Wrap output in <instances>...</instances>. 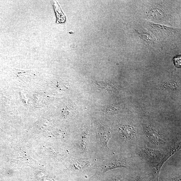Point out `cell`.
<instances>
[{
    "label": "cell",
    "mask_w": 181,
    "mask_h": 181,
    "mask_svg": "<svg viewBox=\"0 0 181 181\" xmlns=\"http://www.w3.org/2000/svg\"><path fill=\"white\" fill-rule=\"evenodd\" d=\"M139 155L147 161L156 163V165L161 161L165 154L161 151L144 147L139 151Z\"/></svg>",
    "instance_id": "6da1fadb"
},
{
    "label": "cell",
    "mask_w": 181,
    "mask_h": 181,
    "mask_svg": "<svg viewBox=\"0 0 181 181\" xmlns=\"http://www.w3.org/2000/svg\"><path fill=\"white\" fill-rule=\"evenodd\" d=\"M147 138L153 143L157 145L164 144L166 142V139L156 129L149 126H145L144 127Z\"/></svg>",
    "instance_id": "7a4b0ae2"
},
{
    "label": "cell",
    "mask_w": 181,
    "mask_h": 181,
    "mask_svg": "<svg viewBox=\"0 0 181 181\" xmlns=\"http://www.w3.org/2000/svg\"><path fill=\"white\" fill-rule=\"evenodd\" d=\"M128 166V164L126 160L115 159L106 161L102 167V169L103 171L106 172L116 168H127Z\"/></svg>",
    "instance_id": "3957f363"
},
{
    "label": "cell",
    "mask_w": 181,
    "mask_h": 181,
    "mask_svg": "<svg viewBox=\"0 0 181 181\" xmlns=\"http://www.w3.org/2000/svg\"><path fill=\"white\" fill-rule=\"evenodd\" d=\"M121 134L125 140L132 141L136 139L137 133L134 127L131 125H124L120 127Z\"/></svg>",
    "instance_id": "277c9868"
},
{
    "label": "cell",
    "mask_w": 181,
    "mask_h": 181,
    "mask_svg": "<svg viewBox=\"0 0 181 181\" xmlns=\"http://www.w3.org/2000/svg\"><path fill=\"white\" fill-rule=\"evenodd\" d=\"M179 148V146H177L175 147L172 148L166 154H165L161 161L156 165H155L156 166L155 167L153 172V175L155 181H159L158 179L160 171L164 163L169 157H170L172 155L174 154V153L177 151Z\"/></svg>",
    "instance_id": "5b68a950"
},
{
    "label": "cell",
    "mask_w": 181,
    "mask_h": 181,
    "mask_svg": "<svg viewBox=\"0 0 181 181\" xmlns=\"http://www.w3.org/2000/svg\"><path fill=\"white\" fill-rule=\"evenodd\" d=\"M98 133L101 142L106 147H108V143L111 137L110 129L103 126L99 127Z\"/></svg>",
    "instance_id": "8992f818"
},
{
    "label": "cell",
    "mask_w": 181,
    "mask_h": 181,
    "mask_svg": "<svg viewBox=\"0 0 181 181\" xmlns=\"http://www.w3.org/2000/svg\"><path fill=\"white\" fill-rule=\"evenodd\" d=\"M52 4L54 6V10L56 13L58 21L60 23L64 22L65 21V17L62 13L59 4H57L56 1H53Z\"/></svg>",
    "instance_id": "52a82bcc"
},
{
    "label": "cell",
    "mask_w": 181,
    "mask_h": 181,
    "mask_svg": "<svg viewBox=\"0 0 181 181\" xmlns=\"http://www.w3.org/2000/svg\"><path fill=\"white\" fill-rule=\"evenodd\" d=\"M90 163L88 161H78L74 164V166L77 169H83L87 168L89 165Z\"/></svg>",
    "instance_id": "ba28073f"
},
{
    "label": "cell",
    "mask_w": 181,
    "mask_h": 181,
    "mask_svg": "<svg viewBox=\"0 0 181 181\" xmlns=\"http://www.w3.org/2000/svg\"><path fill=\"white\" fill-rule=\"evenodd\" d=\"M121 110L119 107L113 105L108 106L105 109L106 112L111 114L118 113Z\"/></svg>",
    "instance_id": "9c48e42d"
},
{
    "label": "cell",
    "mask_w": 181,
    "mask_h": 181,
    "mask_svg": "<svg viewBox=\"0 0 181 181\" xmlns=\"http://www.w3.org/2000/svg\"><path fill=\"white\" fill-rule=\"evenodd\" d=\"M88 134H85L82 138L81 141V146L83 149L85 150L87 148L88 142Z\"/></svg>",
    "instance_id": "30bf717a"
},
{
    "label": "cell",
    "mask_w": 181,
    "mask_h": 181,
    "mask_svg": "<svg viewBox=\"0 0 181 181\" xmlns=\"http://www.w3.org/2000/svg\"><path fill=\"white\" fill-rule=\"evenodd\" d=\"M173 62L175 65L178 68L181 66V56L179 55L174 58Z\"/></svg>",
    "instance_id": "8fae6325"
},
{
    "label": "cell",
    "mask_w": 181,
    "mask_h": 181,
    "mask_svg": "<svg viewBox=\"0 0 181 181\" xmlns=\"http://www.w3.org/2000/svg\"><path fill=\"white\" fill-rule=\"evenodd\" d=\"M173 181H181L180 176L174 178Z\"/></svg>",
    "instance_id": "7c38bea8"
},
{
    "label": "cell",
    "mask_w": 181,
    "mask_h": 181,
    "mask_svg": "<svg viewBox=\"0 0 181 181\" xmlns=\"http://www.w3.org/2000/svg\"><path fill=\"white\" fill-rule=\"evenodd\" d=\"M140 178L139 177L136 178L134 179L133 180L130 181H140Z\"/></svg>",
    "instance_id": "4fadbf2b"
},
{
    "label": "cell",
    "mask_w": 181,
    "mask_h": 181,
    "mask_svg": "<svg viewBox=\"0 0 181 181\" xmlns=\"http://www.w3.org/2000/svg\"><path fill=\"white\" fill-rule=\"evenodd\" d=\"M121 180V178L120 177H117V178H116L115 179L112 181H120Z\"/></svg>",
    "instance_id": "5bb4252c"
}]
</instances>
